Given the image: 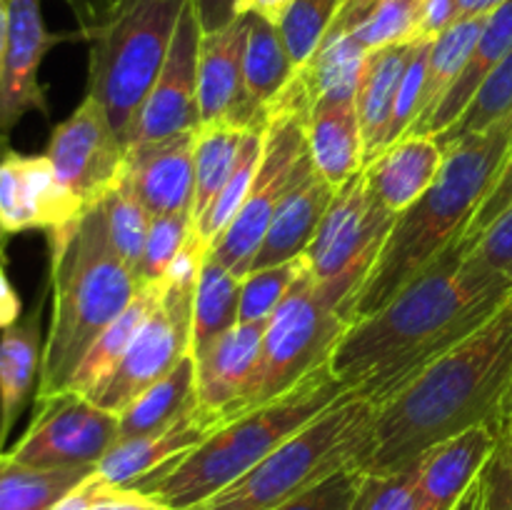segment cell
Returning a JSON list of instances; mask_svg holds the SVG:
<instances>
[{"label":"cell","mask_w":512,"mask_h":510,"mask_svg":"<svg viewBox=\"0 0 512 510\" xmlns=\"http://www.w3.org/2000/svg\"><path fill=\"white\" fill-rule=\"evenodd\" d=\"M195 408V360L188 353L168 375L150 385L120 413L118 443L160 433Z\"/></svg>","instance_id":"83f0119b"},{"label":"cell","mask_w":512,"mask_h":510,"mask_svg":"<svg viewBox=\"0 0 512 510\" xmlns=\"http://www.w3.org/2000/svg\"><path fill=\"white\" fill-rule=\"evenodd\" d=\"M345 393L348 390L335 380L330 365H323L280 398L225 420L203 443L128 488L160 500L170 510L205 503L243 478Z\"/></svg>","instance_id":"5b68a950"},{"label":"cell","mask_w":512,"mask_h":510,"mask_svg":"<svg viewBox=\"0 0 512 510\" xmlns=\"http://www.w3.org/2000/svg\"><path fill=\"white\" fill-rule=\"evenodd\" d=\"M425 0H345L330 28L348 33L365 50L413 43Z\"/></svg>","instance_id":"f1b7e54d"},{"label":"cell","mask_w":512,"mask_h":510,"mask_svg":"<svg viewBox=\"0 0 512 510\" xmlns=\"http://www.w3.org/2000/svg\"><path fill=\"white\" fill-rule=\"evenodd\" d=\"M295 65L283 43L278 25L250 15L248 45L243 60V88L248 105L250 128L265 130V115L270 103L293 80Z\"/></svg>","instance_id":"4316f807"},{"label":"cell","mask_w":512,"mask_h":510,"mask_svg":"<svg viewBox=\"0 0 512 510\" xmlns=\"http://www.w3.org/2000/svg\"><path fill=\"white\" fill-rule=\"evenodd\" d=\"M373 430L375 405L345 393L243 478L188 510H278L340 470L365 468Z\"/></svg>","instance_id":"8992f818"},{"label":"cell","mask_w":512,"mask_h":510,"mask_svg":"<svg viewBox=\"0 0 512 510\" xmlns=\"http://www.w3.org/2000/svg\"><path fill=\"white\" fill-rule=\"evenodd\" d=\"M95 468L45 470L0 453V510H53Z\"/></svg>","instance_id":"d6a6232c"},{"label":"cell","mask_w":512,"mask_h":510,"mask_svg":"<svg viewBox=\"0 0 512 510\" xmlns=\"http://www.w3.org/2000/svg\"><path fill=\"white\" fill-rule=\"evenodd\" d=\"M413 43L388 45V48L370 50L365 60L363 75H360L355 105H358L360 133H363L365 165L373 163L385 148L390 138V123H393L395 100H398L400 83H403L405 68H408Z\"/></svg>","instance_id":"484cf974"},{"label":"cell","mask_w":512,"mask_h":510,"mask_svg":"<svg viewBox=\"0 0 512 510\" xmlns=\"http://www.w3.org/2000/svg\"><path fill=\"white\" fill-rule=\"evenodd\" d=\"M5 243H8V238H5V235L0 233V255H5Z\"/></svg>","instance_id":"94428289"},{"label":"cell","mask_w":512,"mask_h":510,"mask_svg":"<svg viewBox=\"0 0 512 510\" xmlns=\"http://www.w3.org/2000/svg\"><path fill=\"white\" fill-rule=\"evenodd\" d=\"M510 430H512V388H510L508 398H505L503 410H500V418H498V425H495V433H498L500 440H505V438H508Z\"/></svg>","instance_id":"6f0895ef"},{"label":"cell","mask_w":512,"mask_h":510,"mask_svg":"<svg viewBox=\"0 0 512 510\" xmlns=\"http://www.w3.org/2000/svg\"><path fill=\"white\" fill-rule=\"evenodd\" d=\"M268 323H238L195 360V393L208 413L235 418L253 385Z\"/></svg>","instance_id":"2e32d148"},{"label":"cell","mask_w":512,"mask_h":510,"mask_svg":"<svg viewBox=\"0 0 512 510\" xmlns=\"http://www.w3.org/2000/svg\"><path fill=\"white\" fill-rule=\"evenodd\" d=\"M512 150V115L453 145L428 190L395 218L355 298L353 323L378 313L445 250L460 243Z\"/></svg>","instance_id":"277c9868"},{"label":"cell","mask_w":512,"mask_h":510,"mask_svg":"<svg viewBox=\"0 0 512 510\" xmlns=\"http://www.w3.org/2000/svg\"><path fill=\"white\" fill-rule=\"evenodd\" d=\"M240 278L230 273L213 253L200 263L193 295V325H190V355H203L220 335L238 325Z\"/></svg>","instance_id":"f546056e"},{"label":"cell","mask_w":512,"mask_h":510,"mask_svg":"<svg viewBox=\"0 0 512 510\" xmlns=\"http://www.w3.org/2000/svg\"><path fill=\"white\" fill-rule=\"evenodd\" d=\"M485 20L488 18H460L458 23L450 25L443 35H438L430 43L428 73H425L423 105H420L418 120L425 118L445 98V93L453 88L458 75L468 65L475 45H478L480 33L485 28Z\"/></svg>","instance_id":"d590c367"},{"label":"cell","mask_w":512,"mask_h":510,"mask_svg":"<svg viewBox=\"0 0 512 510\" xmlns=\"http://www.w3.org/2000/svg\"><path fill=\"white\" fill-rule=\"evenodd\" d=\"M510 50H512V0L503 3L495 13L488 15L483 33H480L478 45H475L468 65H465L463 73L458 75L453 88L445 93V98L440 100V103L435 105L425 118H420L418 123H413V128H410L405 135H430V138H440V135H443L445 130H448L450 125L463 115V110L468 108V103L473 100V95L478 93L483 80L493 73L495 65H498Z\"/></svg>","instance_id":"d4e9b609"},{"label":"cell","mask_w":512,"mask_h":510,"mask_svg":"<svg viewBox=\"0 0 512 510\" xmlns=\"http://www.w3.org/2000/svg\"><path fill=\"white\" fill-rule=\"evenodd\" d=\"M225 420L230 418L218 413H208V410H203L198 405L188 415H183L178 423L160 430V433L115 443L103 455V460L95 465V475L103 483L115 485V488H128V485H133L143 475L163 468L165 463L180 458L188 450H193L195 445L203 443Z\"/></svg>","instance_id":"ffe728a7"},{"label":"cell","mask_w":512,"mask_h":510,"mask_svg":"<svg viewBox=\"0 0 512 510\" xmlns=\"http://www.w3.org/2000/svg\"><path fill=\"white\" fill-rule=\"evenodd\" d=\"M310 105L313 95L295 70L293 80L270 103L265 115L263 158L253 175L248 198L233 223L208 248L238 278L248 275L255 253L268 233L270 220L278 213L285 195L313 163L308 153V135H305Z\"/></svg>","instance_id":"ba28073f"},{"label":"cell","mask_w":512,"mask_h":510,"mask_svg":"<svg viewBox=\"0 0 512 510\" xmlns=\"http://www.w3.org/2000/svg\"><path fill=\"white\" fill-rule=\"evenodd\" d=\"M248 128L233 123H203L195 130V195L193 228L213 208L215 198L233 175Z\"/></svg>","instance_id":"1f68e13d"},{"label":"cell","mask_w":512,"mask_h":510,"mask_svg":"<svg viewBox=\"0 0 512 510\" xmlns=\"http://www.w3.org/2000/svg\"><path fill=\"white\" fill-rule=\"evenodd\" d=\"M510 205H512V150H510L508 160L503 163V168H500L493 188H490V193L485 195L483 205H480L478 213H475L473 220H470L468 230H465V235H463L465 250H468L470 245L478 240V235L483 233V230L488 228V225L493 223L500 213H503V210H508Z\"/></svg>","instance_id":"bcb514c9"},{"label":"cell","mask_w":512,"mask_h":510,"mask_svg":"<svg viewBox=\"0 0 512 510\" xmlns=\"http://www.w3.org/2000/svg\"><path fill=\"white\" fill-rule=\"evenodd\" d=\"M500 450H503V448H500ZM503 453H505V450H503ZM505 458H508V468H510V493H512V458H510L508 453H505Z\"/></svg>","instance_id":"91938a15"},{"label":"cell","mask_w":512,"mask_h":510,"mask_svg":"<svg viewBox=\"0 0 512 510\" xmlns=\"http://www.w3.org/2000/svg\"><path fill=\"white\" fill-rule=\"evenodd\" d=\"M465 255L488 273L512 283V205L478 235Z\"/></svg>","instance_id":"ee69618b"},{"label":"cell","mask_w":512,"mask_h":510,"mask_svg":"<svg viewBox=\"0 0 512 510\" xmlns=\"http://www.w3.org/2000/svg\"><path fill=\"white\" fill-rule=\"evenodd\" d=\"M308 263L305 258L288 260V263L273 265V268L250 270L240 278V308L238 323H268L285 295L295 285V280L305 273Z\"/></svg>","instance_id":"f35d334b"},{"label":"cell","mask_w":512,"mask_h":510,"mask_svg":"<svg viewBox=\"0 0 512 510\" xmlns=\"http://www.w3.org/2000/svg\"><path fill=\"white\" fill-rule=\"evenodd\" d=\"M398 215L380 208L360 170L335 193L318 233L303 253L320 298L353 323L355 298Z\"/></svg>","instance_id":"9c48e42d"},{"label":"cell","mask_w":512,"mask_h":510,"mask_svg":"<svg viewBox=\"0 0 512 510\" xmlns=\"http://www.w3.org/2000/svg\"><path fill=\"white\" fill-rule=\"evenodd\" d=\"M185 0H110L83 38L90 43L88 95L130 145L135 118L158 80Z\"/></svg>","instance_id":"52a82bcc"},{"label":"cell","mask_w":512,"mask_h":510,"mask_svg":"<svg viewBox=\"0 0 512 510\" xmlns=\"http://www.w3.org/2000/svg\"><path fill=\"white\" fill-rule=\"evenodd\" d=\"M483 500H485V483H483V473H480L478 478H475V483L465 490L463 498L453 505V510H483Z\"/></svg>","instance_id":"11a10c76"},{"label":"cell","mask_w":512,"mask_h":510,"mask_svg":"<svg viewBox=\"0 0 512 510\" xmlns=\"http://www.w3.org/2000/svg\"><path fill=\"white\" fill-rule=\"evenodd\" d=\"M360 473H363V468L340 470L338 475L323 480L290 503L280 505L278 510H348L355 488H358Z\"/></svg>","instance_id":"f6af8a7d"},{"label":"cell","mask_w":512,"mask_h":510,"mask_svg":"<svg viewBox=\"0 0 512 510\" xmlns=\"http://www.w3.org/2000/svg\"><path fill=\"white\" fill-rule=\"evenodd\" d=\"M5 263H8V258L0 255V330L10 328V325L23 318V303H20L18 293L10 283Z\"/></svg>","instance_id":"816d5d0a"},{"label":"cell","mask_w":512,"mask_h":510,"mask_svg":"<svg viewBox=\"0 0 512 510\" xmlns=\"http://www.w3.org/2000/svg\"><path fill=\"white\" fill-rule=\"evenodd\" d=\"M185 3H190L195 8L200 25H203V33L223 30L225 25H230L238 18L235 15V3L238 0H185Z\"/></svg>","instance_id":"f907efd6"},{"label":"cell","mask_w":512,"mask_h":510,"mask_svg":"<svg viewBox=\"0 0 512 510\" xmlns=\"http://www.w3.org/2000/svg\"><path fill=\"white\" fill-rule=\"evenodd\" d=\"M335 193H338V188L310 163L303 178L285 195L278 213L270 220L268 233H265L258 253H255L250 270L273 268V265L300 258L318 233L320 220L328 213Z\"/></svg>","instance_id":"603a6c76"},{"label":"cell","mask_w":512,"mask_h":510,"mask_svg":"<svg viewBox=\"0 0 512 510\" xmlns=\"http://www.w3.org/2000/svg\"><path fill=\"white\" fill-rule=\"evenodd\" d=\"M510 293L512 283L468 260L460 240L378 313L350 323L330 370L348 393L378 408L485 323Z\"/></svg>","instance_id":"6da1fadb"},{"label":"cell","mask_w":512,"mask_h":510,"mask_svg":"<svg viewBox=\"0 0 512 510\" xmlns=\"http://www.w3.org/2000/svg\"><path fill=\"white\" fill-rule=\"evenodd\" d=\"M160 298H163V283L143 285V288L138 290V295L133 298V303H130L128 308L103 330V335L90 345L88 355L83 358L80 368L75 370L68 390L90 398V395L103 385V380L113 373L115 365L120 363L123 353L128 350L130 340L135 338V333H138L140 325L145 323V318L153 313V308L158 305Z\"/></svg>","instance_id":"4dcf8cb0"},{"label":"cell","mask_w":512,"mask_h":510,"mask_svg":"<svg viewBox=\"0 0 512 510\" xmlns=\"http://www.w3.org/2000/svg\"><path fill=\"white\" fill-rule=\"evenodd\" d=\"M433 40H415L413 53H410L408 68H405L403 83H400L398 100H395L393 123H390V138L388 145L403 138L420 115V105H423V90H425V73H428V53Z\"/></svg>","instance_id":"7bdbcfd3"},{"label":"cell","mask_w":512,"mask_h":510,"mask_svg":"<svg viewBox=\"0 0 512 510\" xmlns=\"http://www.w3.org/2000/svg\"><path fill=\"white\" fill-rule=\"evenodd\" d=\"M348 328L350 320L320 298L315 280L305 268L268 320L253 385L240 413L280 398L310 373L330 365V355Z\"/></svg>","instance_id":"30bf717a"},{"label":"cell","mask_w":512,"mask_h":510,"mask_svg":"<svg viewBox=\"0 0 512 510\" xmlns=\"http://www.w3.org/2000/svg\"><path fill=\"white\" fill-rule=\"evenodd\" d=\"M250 15H238L215 33H203L198 55V113L203 123H233L250 128L243 88V60Z\"/></svg>","instance_id":"e0dca14e"},{"label":"cell","mask_w":512,"mask_h":510,"mask_svg":"<svg viewBox=\"0 0 512 510\" xmlns=\"http://www.w3.org/2000/svg\"><path fill=\"white\" fill-rule=\"evenodd\" d=\"M88 510H170L160 500L140 493L133 488H115L103 483L93 470V495H90Z\"/></svg>","instance_id":"7dc6e473"},{"label":"cell","mask_w":512,"mask_h":510,"mask_svg":"<svg viewBox=\"0 0 512 510\" xmlns=\"http://www.w3.org/2000/svg\"><path fill=\"white\" fill-rule=\"evenodd\" d=\"M263 145H265V133L263 130H248L243 140V148H240L238 163H235L233 175L225 183V188L220 190V195L215 198L213 208L205 215L203 223L195 228L198 238L205 245H213L215 240L223 235V230L233 223V218L238 215V210L243 208L245 198H248L250 183H253V175L258 170L260 158H263Z\"/></svg>","instance_id":"74e56055"},{"label":"cell","mask_w":512,"mask_h":510,"mask_svg":"<svg viewBox=\"0 0 512 510\" xmlns=\"http://www.w3.org/2000/svg\"><path fill=\"white\" fill-rule=\"evenodd\" d=\"M290 5H293V0H238L235 3V15H258V18L268 20V23L280 25Z\"/></svg>","instance_id":"f5cc1de1"},{"label":"cell","mask_w":512,"mask_h":510,"mask_svg":"<svg viewBox=\"0 0 512 510\" xmlns=\"http://www.w3.org/2000/svg\"><path fill=\"white\" fill-rule=\"evenodd\" d=\"M193 215L175 213V215H155L150 220L148 240H145L143 258L138 265L140 285L163 283L170 265L180 255V250L188 243L193 233Z\"/></svg>","instance_id":"60d3db41"},{"label":"cell","mask_w":512,"mask_h":510,"mask_svg":"<svg viewBox=\"0 0 512 510\" xmlns=\"http://www.w3.org/2000/svg\"><path fill=\"white\" fill-rule=\"evenodd\" d=\"M98 203L103 205L105 223H108L110 240H113V248L118 250V255L123 258V263L138 275L140 258H143L145 240H148L150 220L153 215L148 213V208L143 205V200L135 193L133 178H130L128 163H125L123 173L108 185L103 195L98 198Z\"/></svg>","instance_id":"e575fe53"},{"label":"cell","mask_w":512,"mask_h":510,"mask_svg":"<svg viewBox=\"0 0 512 510\" xmlns=\"http://www.w3.org/2000/svg\"><path fill=\"white\" fill-rule=\"evenodd\" d=\"M368 50L348 33L330 28L313 58L298 68L315 98H355Z\"/></svg>","instance_id":"836d02e7"},{"label":"cell","mask_w":512,"mask_h":510,"mask_svg":"<svg viewBox=\"0 0 512 510\" xmlns=\"http://www.w3.org/2000/svg\"><path fill=\"white\" fill-rule=\"evenodd\" d=\"M455 3H458L460 18H488L508 0H455Z\"/></svg>","instance_id":"db71d44e"},{"label":"cell","mask_w":512,"mask_h":510,"mask_svg":"<svg viewBox=\"0 0 512 510\" xmlns=\"http://www.w3.org/2000/svg\"><path fill=\"white\" fill-rule=\"evenodd\" d=\"M5 50H8V0H0V80H3Z\"/></svg>","instance_id":"9f6ffc18"},{"label":"cell","mask_w":512,"mask_h":510,"mask_svg":"<svg viewBox=\"0 0 512 510\" xmlns=\"http://www.w3.org/2000/svg\"><path fill=\"white\" fill-rule=\"evenodd\" d=\"M512 115V50L495 65L493 73L483 80L478 93L468 103L458 120L445 130L440 138V148L448 153L453 145L463 143V140L475 138V135L485 133L493 125L503 123L505 118Z\"/></svg>","instance_id":"8d00e7d4"},{"label":"cell","mask_w":512,"mask_h":510,"mask_svg":"<svg viewBox=\"0 0 512 510\" xmlns=\"http://www.w3.org/2000/svg\"><path fill=\"white\" fill-rule=\"evenodd\" d=\"M135 193L153 215H193L195 130L128 148Z\"/></svg>","instance_id":"ac0fdd59"},{"label":"cell","mask_w":512,"mask_h":510,"mask_svg":"<svg viewBox=\"0 0 512 510\" xmlns=\"http://www.w3.org/2000/svg\"><path fill=\"white\" fill-rule=\"evenodd\" d=\"M203 25L190 3L180 10L173 43L158 80L150 88L138 118H135L130 145L155 143L170 135L198 130V55ZM128 145V148H130Z\"/></svg>","instance_id":"4fadbf2b"},{"label":"cell","mask_w":512,"mask_h":510,"mask_svg":"<svg viewBox=\"0 0 512 510\" xmlns=\"http://www.w3.org/2000/svg\"><path fill=\"white\" fill-rule=\"evenodd\" d=\"M305 135L313 165L335 188L365 168L355 98H315L308 110Z\"/></svg>","instance_id":"cb8c5ba5"},{"label":"cell","mask_w":512,"mask_h":510,"mask_svg":"<svg viewBox=\"0 0 512 510\" xmlns=\"http://www.w3.org/2000/svg\"><path fill=\"white\" fill-rule=\"evenodd\" d=\"M118 423L120 415L65 390L35 400L33 420L5 453L30 468H95L118 443Z\"/></svg>","instance_id":"8fae6325"},{"label":"cell","mask_w":512,"mask_h":510,"mask_svg":"<svg viewBox=\"0 0 512 510\" xmlns=\"http://www.w3.org/2000/svg\"><path fill=\"white\" fill-rule=\"evenodd\" d=\"M48 293H40L33 308L0 333V453L8 448L15 423L38 393L43 370V310Z\"/></svg>","instance_id":"44dd1931"},{"label":"cell","mask_w":512,"mask_h":510,"mask_svg":"<svg viewBox=\"0 0 512 510\" xmlns=\"http://www.w3.org/2000/svg\"><path fill=\"white\" fill-rule=\"evenodd\" d=\"M500 448H503L505 453H508L510 458H512V430H510V433H508V438H505V440H500Z\"/></svg>","instance_id":"680465c9"},{"label":"cell","mask_w":512,"mask_h":510,"mask_svg":"<svg viewBox=\"0 0 512 510\" xmlns=\"http://www.w3.org/2000/svg\"><path fill=\"white\" fill-rule=\"evenodd\" d=\"M48 290L53 300L35 400L65 393L90 345L143 288L110 240L103 205L48 233Z\"/></svg>","instance_id":"3957f363"},{"label":"cell","mask_w":512,"mask_h":510,"mask_svg":"<svg viewBox=\"0 0 512 510\" xmlns=\"http://www.w3.org/2000/svg\"><path fill=\"white\" fill-rule=\"evenodd\" d=\"M45 155L65 188L83 205L95 203L128 163V145L120 140L103 105L85 95L83 103L53 128Z\"/></svg>","instance_id":"7c38bea8"},{"label":"cell","mask_w":512,"mask_h":510,"mask_svg":"<svg viewBox=\"0 0 512 510\" xmlns=\"http://www.w3.org/2000/svg\"><path fill=\"white\" fill-rule=\"evenodd\" d=\"M510 388L512 293L485 323L375 408L373 450L363 470H403L475 425L495 430Z\"/></svg>","instance_id":"7a4b0ae2"},{"label":"cell","mask_w":512,"mask_h":510,"mask_svg":"<svg viewBox=\"0 0 512 510\" xmlns=\"http://www.w3.org/2000/svg\"><path fill=\"white\" fill-rule=\"evenodd\" d=\"M343 3L345 0H293L278 28L295 70L313 58Z\"/></svg>","instance_id":"ab89813d"},{"label":"cell","mask_w":512,"mask_h":510,"mask_svg":"<svg viewBox=\"0 0 512 510\" xmlns=\"http://www.w3.org/2000/svg\"><path fill=\"white\" fill-rule=\"evenodd\" d=\"M63 35L50 33L43 20V0H8V50L0 80V155L10 133L28 113L48 115V98L40 85V65Z\"/></svg>","instance_id":"5bb4252c"},{"label":"cell","mask_w":512,"mask_h":510,"mask_svg":"<svg viewBox=\"0 0 512 510\" xmlns=\"http://www.w3.org/2000/svg\"><path fill=\"white\" fill-rule=\"evenodd\" d=\"M460 20L458 3L455 0H425L423 18L418 25V38L415 40H435L443 35L450 25Z\"/></svg>","instance_id":"681fc988"},{"label":"cell","mask_w":512,"mask_h":510,"mask_svg":"<svg viewBox=\"0 0 512 510\" xmlns=\"http://www.w3.org/2000/svg\"><path fill=\"white\" fill-rule=\"evenodd\" d=\"M485 483V500L483 510H512V493H510V468L505 453L495 450L490 463L483 470Z\"/></svg>","instance_id":"c3c4849f"},{"label":"cell","mask_w":512,"mask_h":510,"mask_svg":"<svg viewBox=\"0 0 512 510\" xmlns=\"http://www.w3.org/2000/svg\"><path fill=\"white\" fill-rule=\"evenodd\" d=\"M500 438L490 425H475L443 440L418 460L415 510H453L498 450Z\"/></svg>","instance_id":"d6986e66"},{"label":"cell","mask_w":512,"mask_h":510,"mask_svg":"<svg viewBox=\"0 0 512 510\" xmlns=\"http://www.w3.org/2000/svg\"><path fill=\"white\" fill-rule=\"evenodd\" d=\"M418 463L393 473L363 470L348 510H415Z\"/></svg>","instance_id":"b9f144b4"},{"label":"cell","mask_w":512,"mask_h":510,"mask_svg":"<svg viewBox=\"0 0 512 510\" xmlns=\"http://www.w3.org/2000/svg\"><path fill=\"white\" fill-rule=\"evenodd\" d=\"M80 203L55 173L48 155H0V233L5 238L25 230H50L78 218Z\"/></svg>","instance_id":"9a60e30c"},{"label":"cell","mask_w":512,"mask_h":510,"mask_svg":"<svg viewBox=\"0 0 512 510\" xmlns=\"http://www.w3.org/2000/svg\"><path fill=\"white\" fill-rule=\"evenodd\" d=\"M445 150L430 135H403L363 168L368 193L390 215L408 210L438 178Z\"/></svg>","instance_id":"7402d4cb"}]
</instances>
